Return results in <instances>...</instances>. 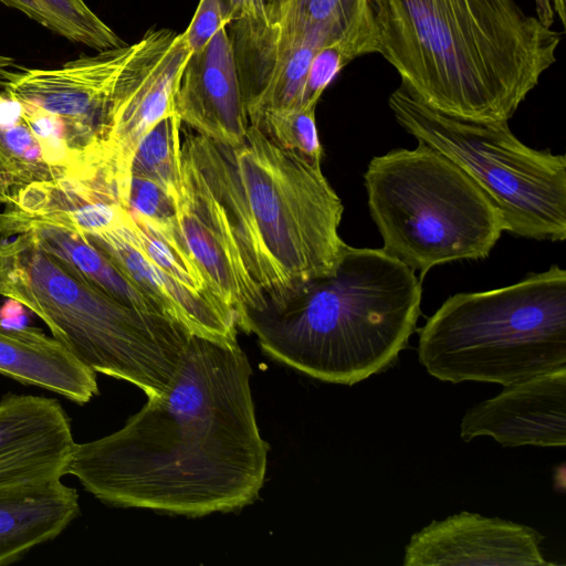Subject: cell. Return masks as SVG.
Here are the masks:
<instances>
[{
    "mask_svg": "<svg viewBox=\"0 0 566 566\" xmlns=\"http://www.w3.org/2000/svg\"><path fill=\"white\" fill-rule=\"evenodd\" d=\"M369 53H378V36L373 14L348 34L316 51L307 70L301 105H317L323 92L335 76L348 63Z\"/></svg>",
    "mask_w": 566,
    "mask_h": 566,
    "instance_id": "d4e9b609",
    "label": "cell"
},
{
    "mask_svg": "<svg viewBox=\"0 0 566 566\" xmlns=\"http://www.w3.org/2000/svg\"><path fill=\"white\" fill-rule=\"evenodd\" d=\"M125 214L106 230L83 234L104 251L168 319L193 336L237 344L234 313L217 297L197 294L159 269L132 239Z\"/></svg>",
    "mask_w": 566,
    "mask_h": 566,
    "instance_id": "e0dca14e",
    "label": "cell"
},
{
    "mask_svg": "<svg viewBox=\"0 0 566 566\" xmlns=\"http://www.w3.org/2000/svg\"><path fill=\"white\" fill-rule=\"evenodd\" d=\"M190 54L184 33L155 30L151 41L117 87L107 117L104 147L122 205L138 144L159 122L175 114V96Z\"/></svg>",
    "mask_w": 566,
    "mask_h": 566,
    "instance_id": "8fae6325",
    "label": "cell"
},
{
    "mask_svg": "<svg viewBox=\"0 0 566 566\" xmlns=\"http://www.w3.org/2000/svg\"><path fill=\"white\" fill-rule=\"evenodd\" d=\"M234 19L229 0H200L184 33L191 52L201 50L222 28Z\"/></svg>",
    "mask_w": 566,
    "mask_h": 566,
    "instance_id": "f1b7e54d",
    "label": "cell"
},
{
    "mask_svg": "<svg viewBox=\"0 0 566 566\" xmlns=\"http://www.w3.org/2000/svg\"><path fill=\"white\" fill-rule=\"evenodd\" d=\"M125 223L134 242L159 269L192 292L217 297L186 247L179 229L158 231L127 210Z\"/></svg>",
    "mask_w": 566,
    "mask_h": 566,
    "instance_id": "603a6c76",
    "label": "cell"
},
{
    "mask_svg": "<svg viewBox=\"0 0 566 566\" xmlns=\"http://www.w3.org/2000/svg\"><path fill=\"white\" fill-rule=\"evenodd\" d=\"M231 23L229 35L249 122L266 109L300 106L310 63L322 46L272 21Z\"/></svg>",
    "mask_w": 566,
    "mask_h": 566,
    "instance_id": "4fadbf2b",
    "label": "cell"
},
{
    "mask_svg": "<svg viewBox=\"0 0 566 566\" xmlns=\"http://www.w3.org/2000/svg\"><path fill=\"white\" fill-rule=\"evenodd\" d=\"M181 143L228 212L265 312L335 272L347 245L338 233L344 207L321 164L282 149L252 124L237 147L197 133Z\"/></svg>",
    "mask_w": 566,
    "mask_h": 566,
    "instance_id": "3957f363",
    "label": "cell"
},
{
    "mask_svg": "<svg viewBox=\"0 0 566 566\" xmlns=\"http://www.w3.org/2000/svg\"><path fill=\"white\" fill-rule=\"evenodd\" d=\"M464 413V441L490 436L503 447L566 444V366L503 386Z\"/></svg>",
    "mask_w": 566,
    "mask_h": 566,
    "instance_id": "5bb4252c",
    "label": "cell"
},
{
    "mask_svg": "<svg viewBox=\"0 0 566 566\" xmlns=\"http://www.w3.org/2000/svg\"><path fill=\"white\" fill-rule=\"evenodd\" d=\"M266 8L272 22L319 46L348 34L373 14L369 0H266Z\"/></svg>",
    "mask_w": 566,
    "mask_h": 566,
    "instance_id": "7402d4cb",
    "label": "cell"
},
{
    "mask_svg": "<svg viewBox=\"0 0 566 566\" xmlns=\"http://www.w3.org/2000/svg\"><path fill=\"white\" fill-rule=\"evenodd\" d=\"M239 344L191 336L163 392L117 431L75 443L66 475L101 502L200 517L239 511L263 486L269 443Z\"/></svg>",
    "mask_w": 566,
    "mask_h": 566,
    "instance_id": "6da1fadb",
    "label": "cell"
},
{
    "mask_svg": "<svg viewBox=\"0 0 566 566\" xmlns=\"http://www.w3.org/2000/svg\"><path fill=\"white\" fill-rule=\"evenodd\" d=\"M0 227V295L35 314L94 373L160 395L192 335L108 294L29 229Z\"/></svg>",
    "mask_w": 566,
    "mask_h": 566,
    "instance_id": "5b68a950",
    "label": "cell"
},
{
    "mask_svg": "<svg viewBox=\"0 0 566 566\" xmlns=\"http://www.w3.org/2000/svg\"><path fill=\"white\" fill-rule=\"evenodd\" d=\"M388 104L418 143L455 163L500 212L504 231L518 237L566 238V158L518 140L507 122H481L441 113L402 83Z\"/></svg>",
    "mask_w": 566,
    "mask_h": 566,
    "instance_id": "ba28073f",
    "label": "cell"
},
{
    "mask_svg": "<svg viewBox=\"0 0 566 566\" xmlns=\"http://www.w3.org/2000/svg\"><path fill=\"white\" fill-rule=\"evenodd\" d=\"M415 271L382 249L346 245L335 272L247 334L274 360L324 382L352 386L391 366L420 316Z\"/></svg>",
    "mask_w": 566,
    "mask_h": 566,
    "instance_id": "277c9868",
    "label": "cell"
},
{
    "mask_svg": "<svg viewBox=\"0 0 566 566\" xmlns=\"http://www.w3.org/2000/svg\"><path fill=\"white\" fill-rule=\"evenodd\" d=\"M233 10V21L268 23L266 0H229Z\"/></svg>",
    "mask_w": 566,
    "mask_h": 566,
    "instance_id": "f546056e",
    "label": "cell"
},
{
    "mask_svg": "<svg viewBox=\"0 0 566 566\" xmlns=\"http://www.w3.org/2000/svg\"><path fill=\"white\" fill-rule=\"evenodd\" d=\"M364 180L382 250L421 276L439 264L486 258L504 231L476 184L422 143L371 158Z\"/></svg>",
    "mask_w": 566,
    "mask_h": 566,
    "instance_id": "52a82bcc",
    "label": "cell"
},
{
    "mask_svg": "<svg viewBox=\"0 0 566 566\" xmlns=\"http://www.w3.org/2000/svg\"><path fill=\"white\" fill-rule=\"evenodd\" d=\"M535 4L537 18L544 25L551 28L554 22V11L551 0H535Z\"/></svg>",
    "mask_w": 566,
    "mask_h": 566,
    "instance_id": "1f68e13d",
    "label": "cell"
},
{
    "mask_svg": "<svg viewBox=\"0 0 566 566\" xmlns=\"http://www.w3.org/2000/svg\"><path fill=\"white\" fill-rule=\"evenodd\" d=\"M0 221L29 229L42 247L67 260L82 274L120 302L144 313L167 318L116 263L81 232L53 221L22 216L7 209L0 212Z\"/></svg>",
    "mask_w": 566,
    "mask_h": 566,
    "instance_id": "ffe728a7",
    "label": "cell"
},
{
    "mask_svg": "<svg viewBox=\"0 0 566 566\" xmlns=\"http://www.w3.org/2000/svg\"><path fill=\"white\" fill-rule=\"evenodd\" d=\"M378 53L428 106L507 122L556 62L562 34L514 0H369Z\"/></svg>",
    "mask_w": 566,
    "mask_h": 566,
    "instance_id": "7a4b0ae2",
    "label": "cell"
},
{
    "mask_svg": "<svg viewBox=\"0 0 566 566\" xmlns=\"http://www.w3.org/2000/svg\"><path fill=\"white\" fill-rule=\"evenodd\" d=\"M315 109L316 105L271 108L250 124L256 126L282 149L321 164L323 149L316 127Z\"/></svg>",
    "mask_w": 566,
    "mask_h": 566,
    "instance_id": "4316f807",
    "label": "cell"
},
{
    "mask_svg": "<svg viewBox=\"0 0 566 566\" xmlns=\"http://www.w3.org/2000/svg\"><path fill=\"white\" fill-rule=\"evenodd\" d=\"M124 208L159 231L170 232L179 228L174 198L150 179L130 176Z\"/></svg>",
    "mask_w": 566,
    "mask_h": 566,
    "instance_id": "83f0119b",
    "label": "cell"
},
{
    "mask_svg": "<svg viewBox=\"0 0 566 566\" xmlns=\"http://www.w3.org/2000/svg\"><path fill=\"white\" fill-rule=\"evenodd\" d=\"M544 536L527 525L460 512L432 521L405 547L403 566H549Z\"/></svg>",
    "mask_w": 566,
    "mask_h": 566,
    "instance_id": "7c38bea8",
    "label": "cell"
},
{
    "mask_svg": "<svg viewBox=\"0 0 566 566\" xmlns=\"http://www.w3.org/2000/svg\"><path fill=\"white\" fill-rule=\"evenodd\" d=\"M175 114L217 144L237 147L244 140L250 122L227 28L191 52L175 96Z\"/></svg>",
    "mask_w": 566,
    "mask_h": 566,
    "instance_id": "9a60e30c",
    "label": "cell"
},
{
    "mask_svg": "<svg viewBox=\"0 0 566 566\" xmlns=\"http://www.w3.org/2000/svg\"><path fill=\"white\" fill-rule=\"evenodd\" d=\"M418 358L452 384L509 386L566 364V271L450 296L418 329Z\"/></svg>",
    "mask_w": 566,
    "mask_h": 566,
    "instance_id": "8992f818",
    "label": "cell"
},
{
    "mask_svg": "<svg viewBox=\"0 0 566 566\" xmlns=\"http://www.w3.org/2000/svg\"><path fill=\"white\" fill-rule=\"evenodd\" d=\"M43 25L60 35L99 51L124 45L84 0H31Z\"/></svg>",
    "mask_w": 566,
    "mask_h": 566,
    "instance_id": "484cf974",
    "label": "cell"
},
{
    "mask_svg": "<svg viewBox=\"0 0 566 566\" xmlns=\"http://www.w3.org/2000/svg\"><path fill=\"white\" fill-rule=\"evenodd\" d=\"M181 120L174 114L159 122L138 144L129 175L150 179L172 198L181 179Z\"/></svg>",
    "mask_w": 566,
    "mask_h": 566,
    "instance_id": "cb8c5ba5",
    "label": "cell"
},
{
    "mask_svg": "<svg viewBox=\"0 0 566 566\" xmlns=\"http://www.w3.org/2000/svg\"><path fill=\"white\" fill-rule=\"evenodd\" d=\"M551 4L553 8V11L557 14L563 27H565L566 25L565 0H551Z\"/></svg>",
    "mask_w": 566,
    "mask_h": 566,
    "instance_id": "d6a6232c",
    "label": "cell"
},
{
    "mask_svg": "<svg viewBox=\"0 0 566 566\" xmlns=\"http://www.w3.org/2000/svg\"><path fill=\"white\" fill-rule=\"evenodd\" d=\"M2 3L18 9L19 11L27 14L29 18L35 20L43 25V19L38 8L32 3L31 0H0Z\"/></svg>",
    "mask_w": 566,
    "mask_h": 566,
    "instance_id": "4dcf8cb0",
    "label": "cell"
},
{
    "mask_svg": "<svg viewBox=\"0 0 566 566\" xmlns=\"http://www.w3.org/2000/svg\"><path fill=\"white\" fill-rule=\"evenodd\" d=\"M153 33L150 29L133 44L103 50L60 67L4 74L6 92L21 104L45 111L63 125L85 181L108 171L104 147L108 113L120 81Z\"/></svg>",
    "mask_w": 566,
    "mask_h": 566,
    "instance_id": "9c48e42d",
    "label": "cell"
},
{
    "mask_svg": "<svg viewBox=\"0 0 566 566\" xmlns=\"http://www.w3.org/2000/svg\"><path fill=\"white\" fill-rule=\"evenodd\" d=\"M0 374L55 392L77 405L98 395L96 373L53 336L0 319Z\"/></svg>",
    "mask_w": 566,
    "mask_h": 566,
    "instance_id": "d6986e66",
    "label": "cell"
},
{
    "mask_svg": "<svg viewBox=\"0 0 566 566\" xmlns=\"http://www.w3.org/2000/svg\"><path fill=\"white\" fill-rule=\"evenodd\" d=\"M0 232H1V227H0Z\"/></svg>",
    "mask_w": 566,
    "mask_h": 566,
    "instance_id": "836d02e7",
    "label": "cell"
},
{
    "mask_svg": "<svg viewBox=\"0 0 566 566\" xmlns=\"http://www.w3.org/2000/svg\"><path fill=\"white\" fill-rule=\"evenodd\" d=\"M57 177L22 115V106L0 92V202L24 187Z\"/></svg>",
    "mask_w": 566,
    "mask_h": 566,
    "instance_id": "44dd1931",
    "label": "cell"
},
{
    "mask_svg": "<svg viewBox=\"0 0 566 566\" xmlns=\"http://www.w3.org/2000/svg\"><path fill=\"white\" fill-rule=\"evenodd\" d=\"M80 513L77 491L61 479L0 486V566L53 541Z\"/></svg>",
    "mask_w": 566,
    "mask_h": 566,
    "instance_id": "ac0fdd59",
    "label": "cell"
},
{
    "mask_svg": "<svg viewBox=\"0 0 566 566\" xmlns=\"http://www.w3.org/2000/svg\"><path fill=\"white\" fill-rule=\"evenodd\" d=\"M182 240L238 328L264 313L268 301L248 271L228 212L181 143V179L174 198Z\"/></svg>",
    "mask_w": 566,
    "mask_h": 566,
    "instance_id": "30bf717a",
    "label": "cell"
},
{
    "mask_svg": "<svg viewBox=\"0 0 566 566\" xmlns=\"http://www.w3.org/2000/svg\"><path fill=\"white\" fill-rule=\"evenodd\" d=\"M75 443L59 400L12 392L0 399V486L62 479Z\"/></svg>",
    "mask_w": 566,
    "mask_h": 566,
    "instance_id": "2e32d148",
    "label": "cell"
}]
</instances>
